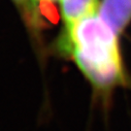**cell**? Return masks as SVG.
<instances>
[{
  "label": "cell",
  "instance_id": "6da1fadb",
  "mask_svg": "<svg viewBox=\"0 0 131 131\" xmlns=\"http://www.w3.org/2000/svg\"><path fill=\"white\" fill-rule=\"evenodd\" d=\"M117 32L96 13L67 25L65 47L91 82L106 114L115 88L128 85L118 47Z\"/></svg>",
  "mask_w": 131,
  "mask_h": 131
},
{
  "label": "cell",
  "instance_id": "277c9868",
  "mask_svg": "<svg viewBox=\"0 0 131 131\" xmlns=\"http://www.w3.org/2000/svg\"><path fill=\"white\" fill-rule=\"evenodd\" d=\"M17 1H23V0H17Z\"/></svg>",
  "mask_w": 131,
  "mask_h": 131
},
{
  "label": "cell",
  "instance_id": "3957f363",
  "mask_svg": "<svg viewBox=\"0 0 131 131\" xmlns=\"http://www.w3.org/2000/svg\"><path fill=\"white\" fill-rule=\"evenodd\" d=\"M62 10L67 25H71L82 18L96 13L97 0H61Z\"/></svg>",
  "mask_w": 131,
  "mask_h": 131
},
{
  "label": "cell",
  "instance_id": "7a4b0ae2",
  "mask_svg": "<svg viewBox=\"0 0 131 131\" xmlns=\"http://www.w3.org/2000/svg\"><path fill=\"white\" fill-rule=\"evenodd\" d=\"M99 16L119 33L131 20V0H102Z\"/></svg>",
  "mask_w": 131,
  "mask_h": 131
}]
</instances>
